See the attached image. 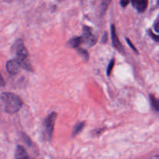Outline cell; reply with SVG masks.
<instances>
[{"mask_svg":"<svg viewBox=\"0 0 159 159\" xmlns=\"http://www.w3.org/2000/svg\"><path fill=\"white\" fill-rule=\"evenodd\" d=\"M23 102L19 96L11 93H4L0 95V110L5 113H13L20 111Z\"/></svg>","mask_w":159,"mask_h":159,"instance_id":"cell-1","label":"cell"},{"mask_svg":"<svg viewBox=\"0 0 159 159\" xmlns=\"http://www.w3.org/2000/svg\"><path fill=\"white\" fill-rule=\"evenodd\" d=\"M12 50L16 55V60L20 63L21 68H24L26 71H32V65L30 64V60L29 57V54L25 47L24 43L22 40H18L16 41L12 47Z\"/></svg>","mask_w":159,"mask_h":159,"instance_id":"cell-2","label":"cell"},{"mask_svg":"<svg viewBox=\"0 0 159 159\" xmlns=\"http://www.w3.org/2000/svg\"><path fill=\"white\" fill-rule=\"evenodd\" d=\"M56 118H57V113L55 112H52L43 120V137L47 141H51L52 138Z\"/></svg>","mask_w":159,"mask_h":159,"instance_id":"cell-3","label":"cell"},{"mask_svg":"<svg viewBox=\"0 0 159 159\" xmlns=\"http://www.w3.org/2000/svg\"><path fill=\"white\" fill-rule=\"evenodd\" d=\"M96 37L93 35L91 28L85 26L83 27V35L82 37V43H85L88 47H93L96 43Z\"/></svg>","mask_w":159,"mask_h":159,"instance_id":"cell-4","label":"cell"},{"mask_svg":"<svg viewBox=\"0 0 159 159\" xmlns=\"http://www.w3.org/2000/svg\"><path fill=\"white\" fill-rule=\"evenodd\" d=\"M111 37L113 47H114L117 51H119L120 53H124V47H123L119 37H118L117 33H116V27H115L114 25H112L111 26Z\"/></svg>","mask_w":159,"mask_h":159,"instance_id":"cell-5","label":"cell"},{"mask_svg":"<svg viewBox=\"0 0 159 159\" xmlns=\"http://www.w3.org/2000/svg\"><path fill=\"white\" fill-rule=\"evenodd\" d=\"M20 68H21V66H20V63L16 59L9 60L6 63V70L9 74L12 75H16L20 71Z\"/></svg>","mask_w":159,"mask_h":159,"instance_id":"cell-6","label":"cell"},{"mask_svg":"<svg viewBox=\"0 0 159 159\" xmlns=\"http://www.w3.org/2000/svg\"><path fill=\"white\" fill-rule=\"evenodd\" d=\"M130 2L138 12H144L148 6V0H130Z\"/></svg>","mask_w":159,"mask_h":159,"instance_id":"cell-7","label":"cell"},{"mask_svg":"<svg viewBox=\"0 0 159 159\" xmlns=\"http://www.w3.org/2000/svg\"><path fill=\"white\" fill-rule=\"evenodd\" d=\"M15 158L16 159H30L26 153V150L23 146L18 145L16 148L15 152Z\"/></svg>","mask_w":159,"mask_h":159,"instance_id":"cell-8","label":"cell"},{"mask_svg":"<svg viewBox=\"0 0 159 159\" xmlns=\"http://www.w3.org/2000/svg\"><path fill=\"white\" fill-rule=\"evenodd\" d=\"M82 43V37H72L69 41L68 42V45L72 48H79L80 44Z\"/></svg>","mask_w":159,"mask_h":159,"instance_id":"cell-9","label":"cell"},{"mask_svg":"<svg viewBox=\"0 0 159 159\" xmlns=\"http://www.w3.org/2000/svg\"><path fill=\"white\" fill-rule=\"evenodd\" d=\"M84 127H85V123L84 122L78 123V124L74 127V129H73L72 136L75 137L78 134H79L82 130H83Z\"/></svg>","mask_w":159,"mask_h":159,"instance_id":"cell-10","label":"cell"},{"mask_svg":"<svg viewBox=\"0 0 159 159\" xmlns=\"http://www.w3.org/2000/svg\"><path fill=\"white\" fill-rule=\"evenodd\" d=\"M149 97H150L151 104H152V107L155 110L159 112V99L157 97H155V96H153V95H150Z\"/></svg>","mask_w":159,"mask_h":159,"instance_id":"cell-11","label":"cell"},{"mask_svg":"<svg viewBox=\"0 0 159 159\" xmlns=\"http://www.w3.org/2000/svg\"><path fill=\"white\" fill-rule=\"evenodd\" d=\"M78 51H79V53L80 54V55L83 56L84 58H85V60L88 61L89 60V53L88 51H86V50L85 49H82V48H78Z\"/></svg>","mask_w":159,"mask_h":159,"instance_id":"cell-12","label":"cell"},{"mask_svg":"<svg viewBox=\"0 0 159 159\" xmlns=\"http://www.w3.org/2000/svg\"><path fill=\"white\" fill-rule=\"evenodd\" d=\"M113 66H114V59H112V60L110 61V64H109L108 68H107V75L108 76H110V74H111V71H112V70H113Z\"/></svg>","mask_w":159,"mask_h":159,"instance_id":"cell-13","label":"cell"},{"mask_svg":"<svg viewBox=\"0 0 159 159\" xmlns=\"http://www.w3.org/2000/svg\"><path fill=\"white\" fill-rule=\"evenodd\" d=\"M149 35L151 36V37H152L154 40H155V41L157 42H159V35H156V34H155L151 30H149Z\"/></svg>","mask_w":159,"mask_h":159,"instance_id":"cell-14","label":"cell"},{"mask_svg":"<svg viewBox=\"0 0 159 159\" xmlns=\"http://www.w3.org/2000/svg\"><path fill=\"white\" fill-rule=\"evenodd\" d=\"M126 40H127V43H128V45H129V46H130V48H131L132 49H133L134 51H135V52H137V53H138V51H137V49H136V48H135V47L134 46V45H133V43H132L131 40H129L128 38H127V39H126Z\"/></svg>","mask_w":159,"mask_h":159,"instance_id":"cell-15","label":"cell"},{"mask_svg":"<svg viewBox=\"0 0 159 159\" xmlns=\"http://www.w3.org/2000/svg\"><path fill=\"white\" fill-rule=\"evenodd\" d=\"M130 0H120V6L122 7H126L130 3Z\"/></svg>","mask_w":159,"mask_h":159,"instance_id":"cell-16","label":"cell"},{"mask_svg":"<svg viewBox=\"0 0 159 159\" xmlns=\"http://www.w3.org/2000/svg\"><path fill=\"white\" fill-rule=\"evenodd\" d=\"M5 85V81L3 79L2 76L0 75V87H3Z\"/></svg>","mask_w":159,"mask_h":159,"instance_id":"cell-17","label":"cell"},{"mask_svg":"<svg viewBox=\"0 0 159 159\" xmlns=\"http://www.w3.org/2000/svg\"><path fill=\"white\" fill-rule=\"evenodd\" d=\"M155 30L156 32L159 33V20L155 24Z\"/></svg>","mask_w":159,"mask_h":159,"instance_id":"cell-18","label":"cell"},{"mask_svg":"<svg viewBox=\"0 0 159 159\" xmlns=\"http://www.w3.org/2000/svg\"><path fill=\"white\" fill-rule=\"evenodd\" d=\"M4 1H6V2H12V0H4Z\"/></svg>","mask_w":159,"mask_h":159,"instance_id":"cell-19","label":"cell"},{"mask_svg":"<svg viewBox=\"0 0 159 159\" xmlns=\"http://www.w3.org/2000/svg\"><path fill=\"white\" fill-rule=\"evenodd\" d=\"M158 6H159V0H158Z\"/></svg>","mask_w":159,"mask_h":159,"instance_id":"cell-20","label":"cell"}]
</instances>
